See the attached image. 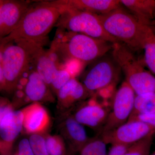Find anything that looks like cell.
Segmentation results:
<instances>
[{"label":"cell","instance_id":"1","mask_svg":"<svg viewBox=\"0 0 155 155\" xmlns=\"http://www.w3.org/2000/svg\"><path fill=\"white\" fill-rule=\"evenodd\" d=\"M61 12L62 9L53 1H43L30 6L17 28L1 39V46L19 41L43 45L48 34L56 25Z\"/></svg>","mask_w":155,"mask_h":155},{"label":"cell","instance_id":"2","mask_svg":"<svg viewBox=\"0 0 155 155\" xmlns=\"http://www.w3.org/2000/svg\"><path fill=\"white\" fill-rule=\"evenodd\" d=\"M98 17L106 31L119 42L133 51L143 50L147 31L150 27L140 23L122 5Z\"/></svg>","mask_w":155,"mask_h":155},{"label":"cell","instance_id":"3","mask_svg":"<svg viewBox=\"0 0 155 155\" xmlns=\"http://www.w3.org/2000/svg\"><path fill=\"white\" fill-rule=\"evenodd\" d=\"M112 55L125 75V81L136 95L155 92V76L145 68L144 63L133 51L122 43L113 44Z\"/></svg>","mask_w":155,"mask_h":155},{"label":"cell","instance_id":"4","mask_svg":"<svg viewBox=\"0 0 155 155\" xmlns=\"http://www.w3.org/2000/svg\"><path fill=\"white\" fill-rule=\"evenodd\" d=\"M68 40L59 42L55 49L62 56L84 63H93L108 54L114 44L82 34L73 33Z\"/></svg>","mask_w":155,"mask_h":155},{"label":"cell","instance_id":"5","mask_svg":"<svg viewBox=\"0 0 155 155\" xmlns=\"http://www.w3.org/2000/svg\"><path fill=\"white\" fill-rule=\"evenodd\" d=\"M60 8L62 12L55 25L60 28L113 44L119 43L106 31L98 15L75 9Z\"/></svg>","mask_w":155,"mask_h":155},{"label":"cell","instance_id":"6","mask_svg":"<svg viewBox=\"0 0 155 155\" xmlns=\"http://www.w3.org/2000/svg\"><path fill=\"white\" fill-rule=\"evenodd\" d=\"M0 71L6 81L5 90L16 88L24 72L30 64V58L26 49L19 44L11 43L1 46Z\"/></svg>","mask_w":155,"mask_h":155},{"label":"cell","instance_id":"7","mask_svg":"<svg viewBox=\"0 0 155 155\" xmlns=\"http://www.w3.org/2000/svg\"><path fill=\"white\" fill-rule=\"evenodd\" d=\"M121 71L112 54H106L93 62L84 74L83 84L88 91L103 89L117 80Z\"/></svg>","mask_w":155,"mask_h":155},{"label":"cell","instance_id":"8","mask_svg":"<svg viewBox=\"0 0 155 155\" xmlns=\"http://www.w3.org/2000/svg\"><path fill=\"white\" fill-rule=\"evenodd\" d=\"M136 96L135 92L125 81L114 95L112 109L101 133L114 130L127 122L133 112Z\"/></svg>","mask_w":155,"mask_h":155},{"label":"cell","instance_id":"9","mask_svg":"<svg viewBox=\"0 0 155 155\" xmlns=\"http://www.w3.org/2000/svg\"><path fill=\"white\" fill-rule=\"evenodd\" d=\"M22 110H14L10 103L2 102L0 109L1 152L2 155H9L14 140L23 127Z\"/></svg>","mask_w":155,"mask_h":155},{"label":"cell","instance_id":"10","mask_svg":"<svg viewBox=\"0 0 155 155\" xmlns=\"http://www.w3.org/2000/svg\"><path fill=\"white\" fill-rule=\"evenodd\" d=\"M155 134L153 126L141 121H132L101 133V137L107 144L131 146Z\"/></svg>","mask_w":155,"mask_h":155},{"label":"cell","instance_id":"11","mask_svg":"<svg viewBox=\"0 0 155 155\" xmlns=\"http://www.w3.org/2000/svg\"><path fill=\"white\" fill-rule=\"evenodd\" d=\"M16 43L21 45L27 51L30 58V64L33 65L34 70L50 87L60 69L54 61L44 50L41 45L24 41Z\"/></svg>","mask_w":155,"mask_h":155},{"label":"cell","instance_id":"12","mask_svg":"<svg viewBox=\"0 0 155 155\" xmlns=\"http://www.w3.org/2000/svg\"><path fill=\"white\" fill-rule=\"evenodd\" d=\"M20 0L0 1V37H6L15 29L30 7Z\"/></svg>","mask_w":155,"mask_h":155},{"label":"cell","instance_id":"13","mask_svg":"<svg viewBox=\"0 0 155 155\" xmlns=\"http://www.w3.org/2000/svg\"><path fill=\"white\" fill-rule=\"evenodd\" d=\"M61 8H69L97 15L107 14L121 5L119 0H56Z\"/></svg>","mask_w":155,"mask_h":155},{"label":"cell","instance_id":"14","mask_svg":"<svg viewBox=\"0 0 155 155\" xmlns=\"http://www.w3.org/2000/svg\"><path fill=\"white\" fill-rule=\"evenodd\" d=\"M23 127L27 133L40 134L46 130L50 122L48 114L43 106L34 103L22 110Z\"/></svg>","mask_w":155,"mask_h":155},{"label":"cell","instance_id":"15","mask_svg":"<svg viewBox=\"0 0 155 155\" xmlns=\"http://www.w3.org/2000/svg\"><path fill=\"white\" fill-rule=\"evenodd\" d=\"M127 9L143 25L152 28L155 24L154 0H120Z\"/></svg>","mask_w":155,"mask_h":155},{"label":"cell","instance_id":"16","mask_svg":"<svg viewBox=\"0 0 155 155\" xmlns=\"http://www.w3.org/2000/svg\"><path fill=\"white\" fill-rule=\"evenodd\" d=\"M109 112L102 106L90 104L81 107L75 113L74 118L83 125L102 130L108 118Z\"/></svg>","mask_w":155,"mask_h":155},{"label":"cell","instance_id":"17","mask_svg":"<svg viewBox=\"0 0 155 155\" xmlns=\"http://www.w3.org/2000/svg\"><path fill=\"white\" fill-rule=\"evenodd\" d=\"M24 93L28 101L34 103L50 100L52 97L49 86L34 70L28 75L24 87Z\"/></svg>","mask_w":155,"mask_h":155},{"label":"cell","instance_id":"18","mask_svg":"<svg viewBox=\"0 0 155 155\" xmlns=\"http://www.w3.org/2000/svg\"><path fill=\"white\" fill-rule=\"evenodd\" d=\"M64 133L70 142L72 151L79 152L90 140L84 125L76 121L73 116L68 117L64 123Z\"/></svg>","mask_w":155,"mask_h":155},{"label":"cell","instance_id":"19","mask_svg":"<svg viewBox=\"0 0 155 155\" xmlns=\"http://www.w3.org/2000/svg\"><path fill=\"white\" fill-rule=\"evenodd\" d=\"M87 91L83 84L72 77L58 91V102L60 105L69 107L85 97Z\"/></svg>","mask_w":155,"mask_h":155},{"label":"cell","instance_id":"20","mask_svg":"<svg viewBox=\"0 0 155 155\" xmlns=\"http://www.w3.org/2000/svg\"><path fill=\"white\" fill-rule=\"evenodd\" d=\"M154 112L155 92L136 95L134 108L130 117L139 114H151Z\"/></svg>","mask_w":155,"mask_h":155},{"label":"cell","instance_id":"21","mask_svg":"<svg viewBox=\"0 0 155 155\" xmlns=\"http://www.w3.org/2000/svg\"><path fill=\"white\" fill-rule=\"evenodd\" d=\"M145 65L155 75V33L153 28L147 31L144 46Z\"/></svg>","mask_w":155,"mask_h":155},{"label":"cell","instance_id":"22","mask_svg":"<svg viewBox=\"0 0 155 155\" xmlns=\"http://www.w3.org/2000/svg\"><path fill=\"white\" fill-rule=\"evenodd\" d=\"M107 145L101 137L91 139L79 151V155H107Z\"/></svg>","mask_w":155,"mask_h":155},{"label":"cell","instance_id":"23","mask_svg":"<svg viewBox=\"0 0 155 155\" xmlns=\"http://www.w3.org/2000/svg\"><path fill=\"white\" fill-rule=\"evenodd\" d=\"M153 136L148 137L129 147L122 155H149Z\"/></svg>","mask_w":155,"mask_h":155},{"label":"cell","instance_id":"24","mask_svg":"<svg viewBox=\"0 0 155 155\" xmlns=\"http://www.w3.org/2000/svg\"><path fill=\"white\" fill-rule=\"evenodd\" d=\"M45 138L49 155H65V145L60 137L49 135Z\"/></svg>","mask_w":155,"mask_h":155},{"label":"cell","instance_id":"25","mask_svg":"<svg viewBox=\"0 0 155 155\" xmlns=\"http://www.w3.org/2000/svg\"><path fill=\"white\" fill-rule=\"evenodd\" d=\"M29 141L34 155H49L46 145L45 138L40 134H32Z\"/></svg>","mask_w":155,"mask_h":155},{"label":"cell","instance_id":"26","mask_svg":"<svg viewBox=\"0 0 155 155\" xmlns=\"http://www.w3.org/2000/svg\"><path fill=\"white\" fill-rule=\"evenodd\" d=\"M72 78V75L69 71L66 69H60L55 78L53 81L50 87L57 94L61 87H63Z\"/></svg>","mask_w":155,"mask_h":155},{"label":"cell","instance_id":"27","mask_svg":"<svg viewBox=\"0 0 155 155\" xmlns=\"http://www.w3.org/2000/svg\"><path fill=\"white\" fill-rule=\"evenodd\" d=\"M139 121L144 122L155 127V112L151 114H139L130 117L128 121Z\"/></svg>","mask_w":155,"mask_h":155},{"label":"cell","instance_id":"28","mask_svg":"<svg viewBox=\"0 0 155 155\" xmlns=\"http://www.w3.org/2000/svg\"><path fill=\"white\" fill-rule=\"evenodd\" d=\"M17 155H34L29 143V140L23 139L18 144Z\"/></svg>","mask_w":155,"mask_h":155},{"label":"cell","instance_id":"29","mask_svg":"<svg viewBox=\"0 0 155 155\" xmlns=\"http://www.w3.org/2000/svg\"><path fill=\"white\" fill-rule=\"evenodd\" d=\"M130 146L112 145L107 155H122Z\"/></svg>","mask_w":155,"mask_h":155},{"label":"cell","instance_id":"30","mask_svg":"<svg viewBox=\"0 0 155 155\" xmlns=\"http://www.w3.org/2000/svg\"><path fill=\"white\" fill-rule=\"evenodd\" d=\"M149 155H155V150L153 152V153H152L151 154H150Z\"/></svg>","mask_w":155,"mask_h":155},{"label":"cell","instance_id":"31","mask_svg":"<svg viewBox=\"0 0 155 155\" xmlns=\"http://www.w3.org/2000/svg\"><path fill=\"white\" fill-rule=\"evenodd\" d=\"M74 154H75V153H73V154H72V155H74Z\"/></svg>","mask_w":155,"mask_h":155},{"label":"cell","instance_id":"32","mask_svg":"<svg viewBox=\"0 0 155 155\" xmlns=\"http://www.w3.org/2000/svg\"><path fill=\"white\" fill-rule=\"evenodd\" d=\"M15 155H17V154H15Z\"/></svg>","mask_w":155,"mask_h":155}]
</instances>
